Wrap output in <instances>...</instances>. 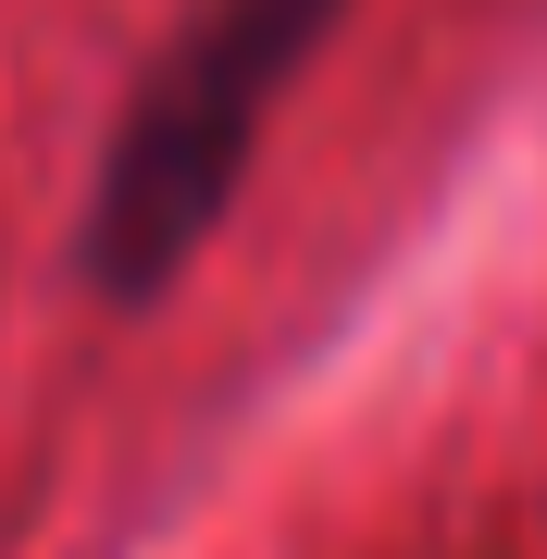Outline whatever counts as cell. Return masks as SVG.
<instances>
[{"label":"cell","mask_w":547,"mask_h":559,"mask_svg":"<svg viewBox=\"0 0 547 559\" xmlns=\"http://www.w3.org/2000/svg\"><path fill=\"white\" fill-rule=\"evenodd\" d=\"M348 13V0H200V13L163 38V62L138 75L100 187H87L75 224V274L100 299H163L187 274V249L224 224L249 150H262V112L286 100V75L311 62V38Z\"/></svg>","instance_id":"obj_1"}]
</instances>
